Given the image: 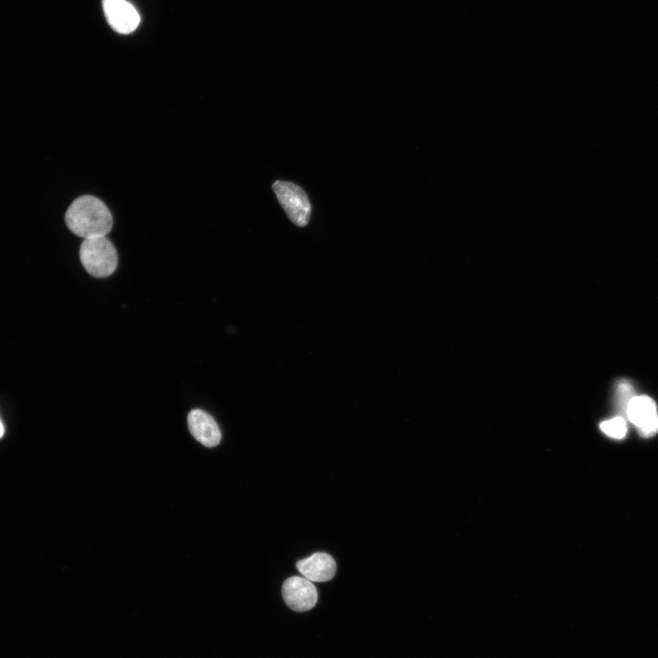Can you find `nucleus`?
I'll list each match as a JSON object with an SVG mask.
<instances>
[{"label": "nucleus", "mask_w": 658, "mask_h": 658, "mask_svg": "<svg viewBox=\"0 0 658 658\" xmlns=\"http://www.w3.org/2000/svg\"><path fill=\"white\" fill-rule=\"evenodd\" d=\"M65 221L71 232L83 239L106 236L112 227V216L98 197L85 195L69 207Z\"/></svg>", "instance_id": "obj_1"}, {"label": "nucleus", "mask_w": 658, "mask_h": 658, "mask_svg": "<svg viewBox=\"0 0 658 658\" xmlns=\"http://www.w3.org/2000/svg\"><path fill=\"white\" fill-rule=\"evenodd\" d=\"M80 258L85 270L96 278L111 275L118 264L116 249L106 236L84 239Z\"/></svg>", "instance_id": "obj_2"}, {"label": "nucleus", "mask_w": 658, "mask_h": 658, "mask_svg": "<svg viewBox=\"0 0 658 658\" xmlns=\"http://www.w3.org/2000/svg\"><path fill=\"white\" fill-rule=\"evenodd\" d=\"M272 189L290 220L298 227L306 226L312 207L304 190L294 183L281 180L275 181Z\"/></svg>", "instance_id": "obj_3"}, {"label": "nucleus", "mask_w": 658, "mask_h": 658, "mask_svg": "<svg viewBox=\"0 0 658 658\" xmlns=\"http://www.w3.org/2000/svg\"><path fill=\"white\" fill-rule=\"evenodd\" d=\"M283 600L294 611L303 612L316 604L318 594L315 586L304 577H291L281 588Z\"/></svg>", "instance_id": "obj_4"}, {"label": "nucleus", "mask_w": 658, "mask_h": 658, "mask_svg": "<svg viewBox=\"0 0 658 658\" xmlns=\"http://www.w3.org/2000/svg\"><path fill=\"white\" fill-rule=\"evenodd\" d=\"M103 10L108 23L118 33L129 34L140 23L137 10L126 0H103Z\"/></svg>", "instance_id": "obj_5"}, {"label": "nucleus", "mask_w": 658, "mask_h": 658, "mask_svg": "<svg viewBox=\"0 0 658 658\" xmlns=\"http://www.w3.org/2000/svg\"><path fill=\"white\" fill-rule=\"evenodd\" d=\"M187 424L192 436L204 446L214 447L220 442V430L213 417L207 412L201 409L191 410Z\"/></svg>", "instance_id": "obj_6"}, {"label": "nucleus", "mask_w": 658, "mask_h": 658, "mask_svg": "<svg viewBox=\"0 0 658 658\" xmlns=\"http://www.w3.org/2000/svg\"><path fill=\"white\" fill-rule=\"evenodd\" d=\"M299 572L312 582L332 579L336 571L334 559L328 554L317 552L296 563Z\"/></svg>", "instance_id": "obj_7"}, {"label": "nucleus", "mask_w": 658, "mask_h": 658, "mask_svg": "<svg viewBox=\"0 0 658 658\" xmlns=\"http://www.w3.org/2000/svg\"><path fill=\"white\" fill-rule=\"evenodd\" d=\"M626 414L629 420L640 428L658 415V412L653 398L648 396H634L626 407Z\"/></svg>", "instance_id": "obj_8"}, {"label": "nucleus", "mask_w": 658, "mask_h": 658, "mask_svg": "<svg viewBox=\"0 0 658 658\" xmlns=\"http://www.w3.org/2000/svg\"><path fill=\"white\" fill-rule=\"evenodd\" d=\"M600 427L606 435L614 439H622L627 432L626 422L621 417L605 420L600 423Z\"/></svg>", "instance_id": "obj_9"}, {"label": "nucleus", "mask_w": 658, "mask_h": 658, "mask_svg": "<svg viewBox=\"0 0 658 658\" xmlns=\"http://www.w3.org/2000/svg\"><path fill=\"white\" fill-rule=\"evenodd\" d=\"M617 400L620 406H624L625 409L629 401L634 397L633 387L628 381H621L617 386Z\"/></svg>", "instance_id": "obj_10"}, {"label": "nucleus", "mask_w": 658, "mask_h": 658, "mask_svg": "<svg viewBox=\"0 0 658 658\" xmlns=\"http://www.w3.org/2000/svg\"><path fill=\"white\" fill-rule=\"evenodd\" d=\"M639 433L642 437L649 438L655 435L658 432V415L653 419L638 428Z\"/></svg>", "instance_id": "obj_11"}, {"label": "nucleus", "mask_w": 658, "mask_h": 658, "mask_svg": "<svg viewBox=\"0 0 658 658\" xmlns=\"http://www.w3.org/2000/svg\"><path fill=\"white\" fill-rule=\"evenodd\" d=\"M4 432H5V428H4V425H3V423H2V421H1V419H0V439L3 437Z\"/></svg>", "instance_id": "obj_12"}]
</instances>
